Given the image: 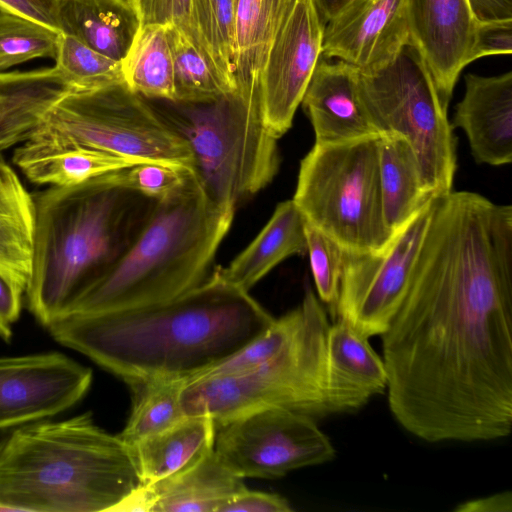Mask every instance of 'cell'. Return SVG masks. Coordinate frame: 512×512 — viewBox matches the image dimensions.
I'll list each match as a JSON object with an SVG mask.
<instances>
[{
    "mask_svg": "<svg viewBox=\"0 0 512 512\" xmlns=\"http://www.w3.org/2000/svg\"><path fill=\"white\" fill-rule=\"evenodd\" d=\"M216 424L205 415H186L171 427L129 446L142 485L165 479L214 447Z\"/></svg>",
    "mask_w": 512,
    "mask_h": 512,
    "instance_id": "cell-27",
    "label": "cell"
},
{
    "mask_svg": "<svg viewBox=\"0 0 512 512\" xmlns=\"http://www.w3.org/2000/svg\"><path fill=\"white\" fill-rule=\"evenodd\" d=\"M234 215L209 197L192 171L155 201L133 242L65 315L161 302L197 287L208 278Z\"/></svg>",
    "mask_w": 512,
    "mask_h": 512,
    "instance_id": "cell-5",
    "label": "cell"
},
{
    "mask_svg": "<svg viewBox=\"0 0 512 512\" xmlns=\"http://www.w3.org/2000/svg\"><path fill=\"white\" fill-rule=\"evenodd\" d=\"M358 69L320 58L301 104L315 134V144L332 145L379 136L358 92Z\"/></svg>",
    "mask_w": 512,
    "mask_h": 512,
    "instance_id": "cell-18",
    "label": "cell"
},
{
    "mask_svg": "<svg viewBox=\"0 0 512 512\" xmlns=\"http://www.w3.org/2000/svg\"><path fill=\"white\" fill-rule=\"evenodd\" d=\"M35 235L27 306L47 328L116 262L155 200L110 183L105 174L33 194Z\"/></svg>",
    "mask_w": 512,
    "mask_h": 512,
    "instance_id": "cell-3",
    "label": "cell"
},
{
    "mask_svg": "<svg viewBox=\"0 0 512 512\" xmlns=\"http://www.w3.org/2000/svg\"><path fill=\"white\" fill-rule=\"evenodd\" d=\"M407 44L406 0H355L326 24L322 56L365 71L391 61Z\"/></svg>",
    "mask_w": 512,
    "mask_h": 512,
    "instance_id": "cell-15",
    "label": "cell"
},
{
    "mask_svg": "<svg viewBox=\"0 0 512 512\" xmlns=\"http://www.w3.org/2000/svg\"><path fill=\"white\" fill-rule=\"evenodd\" d=\"M129 2L137 13L141 27L174 26L211 56L195 22L193 0H129Z\"/></svg>",
    "mask_w": 512,
    "mask_h": 512,
    "instance_id": "cell-37",
    "label": "cell"
},
{
    "mask_svg": "<svg viewBox=\"0 0 512 512\" xmlns=\"http://www.w3.org/2000/svg\"><path fill=\"white\" fill-rule=\"evenodd\" d=\"M60 33L0 10V71L35 58L54 59Z\"/></svg>",
    "mask_w": 512,
    "mask_h": 512,
    "instance_id": "cell-33",
    "label": "cell"
},
{
    "mask_svg": "<svg viewBox=\"0 0 512 512\" xmlns=\"http://www.w3.org/2000/svg\"><path fill=\"white\" fill-rule=\"evenodd\" d=\"M192 171L160 162H143L105 176L116 186L157 201L181 187Z\"/></svg>",
    "mask_w": 512,
    "mask_h": 512,
    "instance_id": "cell-36",
    "label": "cell"
},
{
    "mask_svg": "<svg viewBox=\"0 0 512 512\" xmlns=\"http://www.w3.org/2000/svg\"><path fill=\"white\" fill-rule=\"evenodd\" d=\"M186 383V379L177 377H147L126 382L131 408L119 437L131 446L182 420L186 414L181 393Z\"/></svg>",
    "mask_w": 512,
    "mask_h": 512,
    "instance_id": "cell-29",
    "label": "cell"
},
{
    "mask_svg": "<svg viewBox=\"0 0 512 512\" xmlns=\"http://www.w3.org/2000/svg\"><path fill=\"white\" fill-rule=\"evenodd\" d=\"M388 405L429 443L512 429V206L434 198L401 304L381 335Z\"/></svg>",
    "mask_w": 512,
    "mask_h": 512,
    "instance_id": "cell-1",
    "label": "cell"
},
{
    "mask_svg": "<svg viewBox=\"0 0 512 512\" xmlns=\"http://www.w3.org/2000/svg\"><path fill=\"white\" fill-rule=\"evenodd\" d=\"M174 70L175 102L209 103L233 93L210 55L174 26H166Z\"/></svg>",
    "mask_w": 512,
    "mask_h": 512,
    "instance_id": "cell-31",
    "label": "cell"
},
{
    "mask_svg": "<svg viewBox=\"0 0 512 512\" xmlns=\"http://www.w3.org/2000/svg\"><path fill=\"white\" fill-rule=\"evenodd\" d=\"M387 385L383 358L368 338L335 319L326 342V397L331 415L358 411L386 391Z\"/></svg>",
    "mask_w": 512,
    "mask_h": 512,
    "instance_id": "cell-20",
    "label": "cell"
},
{
    "mask_svg": "<svg viewBox=\"0 0 512 512\" xmlns=\"http://www.w3.org/2000/svg\"><path fill=\"white\" fill-rule=\"evenodd\" d=\"M457 512H511L512 494L500 492L483 498L473 499L457 506Z\"/></svg>",
    "mask_w": 512,
    "mask_h": 512,
    "instance_id": "cell-43",
    "label": "cell"
},
{
    "mask_svg": "<svg viewBox=\"0 0 512 512\" xmlns=\"http://www.w3.org/2000/svg\"><path fill=\"white\" fill-rule=\"evenodd\" d=\"M170 103L157 109L186 140L194 172L220 207L236 211L273 180L280 164L278 139L265 124L261 104L233 93L209 103Z\"/></svg>",
    "mask_w": 512,
    "mask_h": 512,
    "instance_id": "cell-7",
    "label": "cell"
},
{
    "mask_svg": "<svg viewBox=\"0 0 512 512\" xmlns=\"http://www.w3.org/2000/svg\"><path fill=\"white\" fill-rule=\"evenodd\" d=\"M92 379L90 368L58 352L0 357V430L68 410Z\"/></svg>",
    "mask_w": 512,
    "mask_h": 512,
    "instance_id": "cell-13",
    "label": "cell"
},
{
    "mask_svg": "<svg viewBox=\"0 0 512 512\" xmlns=\"http://www.w3.org/2000/svg\"><path fill=\"white\" fill-rule=\"evenodd\" d=\"M56 25L60 34L121 63L141 28L129 0H57Z\"/></svg>",
    "mask_w": 512,
    "mask_h": 512,
    "instance_id": "cell-23",
    "label": "cell"
},
{
    "mask_svg": "<svg viewBox=\"0 0 512 512\" xmlns=\"http://www.w3.org/2000/svg\"><path fill=\"white\" fill-rule=\"evenodd\" d=\"M289 501L276 493L246 488L228 501L220 512H291Z\"/></svg>",
    "mask_w": 512,
    "mask_h": 512,
    "instance_id": "cell-39",
    "label": "cell"
},
{
    "mask_svg": "<svg viewBox=\"0 0 512 512\" xmlns=\"http://www.w3.org/2000/svg\"><path fill=\"white\" fill-rule=\"evenodd\" d=\"M214 450L243 479H277L336 455L316 420L282 408L258 410L216 425Z\"/></svg>",
    "mask_w": 512,
    "mask_h": 512,
    "instance_id": "cell-11",
    "label": "cell"
},
{
    "mask_svg": "<svg viewBox=\"0 0 512 512\" xmlns=\"http://www.w3.org/2000/svg\"><path fill=\"white\" fill-rule=\"evenodd\" d=\"M193 10L218 72L234 91V0H193Z\"/></svg>",
    "mask_w": 512,
    "mask_h": 512,
    "instance_id": "cell-34",
    "label": "cell"
},
{
    "mask_svg": "<svg viewBox=\"0 0 512 512\" xmlns=\"http://www.w3.org/2000/svg\"><path fill=\"white\" fill-rule=\"evenodd\" d=\"M305 225L306 219L292 199L279 203L252 242L227 266L212 274L249 292L282 261L307 253Z\"/></svg>",
    "mask_w": 512,
    "mask_h": 512,
    "instance_id": "cell-22",
    "label": "cell"
},
{
    "mask_svg": "<svg viewBox=\"0 0 512 512\" xmlns=\"http://www.w3.org/2000/svg\"><path fill=\"white\" fill-rule=\"evenodd\" d=\"M512 20L478 22L471 51V62L485 56L511 55Z\"/></svg>",
    "mask_w": 512,
    "mask_h": 512,
    "instance_id": "cell-38",
    "label": "cell"
},
{
    "mask_svg": "<svg viewBox=\"0 0 512 512\" xmlns=\"http://www.w3.org/2000/svg\"><path fill=\"white\" fill-rule=\"evenodd\" d=\"M360 99L379 135L395 134L412 147L433 197L452 190L456 138L435 82L419 52L405 45L381 67L358 69Z\"/></svg>",
    "mask_w": 512,
    "mask_h": 512,
    "instance_id": "cell-10",
    "label": "cell"
},
{
    "mask_svg": "<svg viewBox=\"0 0 512 512\" xmlns=\"http://www.w3.org/2000/svg\"><path fill=\"white\" fill-rule=\"evenodd\" d=\"M409 39L448 108L462 69L471 63L477 21L467 0H406Z\"/></svg>",
    "mask_w": 512,
    "mask_h": 512,
    "instance_id": "cell-16",
    "label": "cell"
},
{
    "mask_svg": "<svg viewBox=\"0 0 512 512\" xmlns=\"http://www.w3.org/2000/svg\"><path fill=\"white\" fill-rule=\"evenodd\" d=\"M323 26L355 0H311Z\"/></svg>",
    "mask_w": 512,
    "mask_h": 512,
    "instance_id": "cell-44",
    "label": "cell"
},
{
    "mask_svg": "<svg viewBox=\"0 0 512 512\" xmlns=\"http://www.w3.org/2000/svg\"><path fill=\"white\" fill-rule=\"evenodd\" d=\"M124 81L146 99L175 102L174 70L166 26L140 28L122 61Z\"/></svg>",
    "mask_w": 512,
    "mask_h": 512,
    "instance_id": "cell-30",
    "label": "cell"
},
{
    "mask_svg": "<svg viewBox=\"0 0 512 512\" xmlns=\"http://www.w3.org/2000/svg\"><path fill=\"white\" fill-rule=\"evenodd\" d=\"M297 0H234L233 94L262 105L260 78L271 45Z\"/></svg>",
    "mask_w": 512,
    "mask_h": 512,
    "instance_id": "cell-21",
    "label": "cell"
},
{
    "mask_svg": "<svg viewBox=\"0 0 512 512\" xmlns=\"http://www.w3.org/2000/svg\"><path fill=\"white\" fill-rule=\"evenodd\" d=\"M57 0H0V10L28 18L57 31Z\"/></svg>",
    "mask_w": 512,
    "mask_h": 512,
    "instance_id": "cell-40",
    "label": "cell"
},
{
    "mask_svg": "<svg viewBox=\"0 0 512 512\" xmlns=\"http://www.w3.org/2000/svg\"><path fill=\"white\" fill-rule=\"evenodd\" d=\"M477 22L512 20V0H467Z\"/></svg>",
    "mask_w": 512,
    "mask_h": 512,
    "instance_id": "cell-42",
    "label": "cell"
},
{
    "mask_svg": "<svg viewBox=\"0 0 512 512\" xmlns=\"http://www.w3.org/2000/svg\"><path fill=\"white\" fill-rule=\"evenodd\" d=\"M378 159L384 220L394 235L433 196L425 187L417 156L404 138L379 135Z\"/></svg>",
    "mask_w": 512,
    "mask_h": 512,
    "instance_id": "cell-28",
    "label": "cell"
},
{
    "mask_svg": "<svg viewBox=\"0 0 512 512\" xmlns=\"http://www.w3.org/2000/svg\"><path fill=\"white\" fill-rule=\"evenodd\" d=\"M30 137L194 170L186 140L125 82L68 91L48 109Z\"/></svg>",
    "mask_w": 512,
    "mask_h": 512,
    "instance_id": "cell-9",
    "label": "cell"
},
{
    "mask_svg": "<svg viewBox=\"0 0 512 512\" xmlns=\"http://www.w3.org/2000/svg\"><path fill=\"white\" fill-rule=\"evenodd\" d=\"M24 293L0 274V338L9 342L11 325L16 322L22 309Z\"/></svg>",
    "mask_w": 512,
    "mask_h": 512,
    "instance_id": "cell-41",
    "label": "cell"
},
{
    "mask_svg": "<svg viewBox=\"0 0 512 512\" xmlns=\"http://www.w3.org/2000/svg\"><path fill=\"white\" fill-rule=\"evenodd\" d=\"M246 488L244 479L223 463L213 447L175 474L141 485L113 512H220Z\"/></svg>",
    "mask_w": 512,
    "mask_h": 512,
    "instance_id": "cell-17",
    "label": "cell"
},
{
    "mask_svg": "<svg viewBox=\"0 0 512 512\" xmlns=\"http://www.w3.org/2000/svg\"><path fill=\"white\" fill-rule=\"evenodd\" d=\"M452 127L466 134L477 163L512 162V71L498 76L465 75V93L457 103Z\"/></svg>",
    "mask_w": 512,
    "mask_h": 512,
    "instance_id": "cell-19",
    "label": "cell"
},
{
    "mask_svg": "<svg viewBox=\"0 0 512 512\" xmlns=\"http://www.w3.org/2000/svg\"><path fill=\"white\" fill-rule=\"evenodd\" d=\"M325 26L311 0H297L278 31L260 78L265 124L279 139L293 118L322 57Z\"/></svg>",
    "mask_w": 512,
    "mask_h": 512,
    "instance_id": "cell-14",
    "label": "cell"
},
{
    "mask_svg": "<svg viewBox=\"0 0 512 512\" xmlns=\"http://www.w3.org/2000/svg\"><path fill=\"white\" fill-rule=\"evenodd\" d=\"M431 198L376 252L344 251L338 300L332 319H340L365 338L381 336L404 297L412 267L427 230Z\"/></svg>",
    "mask_w": 512,
    "mask_h": 512,
    "instance_id": "cell-12",
    "label": "cell"
},
{
    "mask_svg": "<svg viewBox=\"0 0 512 512\" xmlns=\"http://www.w3.org/2000/svg\"><path fill=\"white\" fill-rule=\"evenodd\" d=\"M55 70L70 91H88L124 81L122 63L110 59L78 40L60 34Z\"/></svg>",
    "mask_w": 512,
    "mask_h": 512,
    "instance_id": "cell-32",
    "label": "cell"
},
{
    "mask_svg": "<svg viewBox=\"0 0 512 512\" xmlns=\"http://www.w3.org/2000/svg\"><path fill=\"white\" fill-rule=\"evenodd\" d=\"M13 163L37 185L71 186L144 161L97 149L29 137L17 146Z\"/></svg>",
    "mask_w": 512,
    "mask_h": 512,
    "instance_id": "cell-24",
    "label": "cell"
},
{
    "mask_svg": "<svg viewBox=\"0 0 512 512\" xmlns=\"http://www.w3.org/2000/svg\"><path fill=\"white\" fill-rule=\"evenodd\" d=\"M35 202L0 153V274L25 295L32 269Z\"/></svg>",
    "mask_w": 512,
    "mask_h": 512,
    "instance_id": "cell-26",
    "label": "cell"
},
{
    "mask_svg": "<svg viewBox=\"0 0 512 512\" xmlns=\"http://www.w3.org/2000/svg\"><path fill=\"white\" fill-rule=\"evenodd\" d=\"M141 485L130 447L90 412L0 440V512H113Z\"/></svg>",
    "mask_w": 512,
    "mask_h": 512,
    "instance_id": "cell-4",
    "label": "cell"
},
{
    "mask_svg": "<svg viewBox=\"0 0 512 512\" xmlns=\"http://www.w3.org/2000/svg\"><path fill=\"white\" fill-rule=\"evenodd\" d=\"M274 320L248 291L212 274L175 298L68 314L47 329L58 343L125 382L147 377L188 382L237 353Z\"/></svg>",
    "mask_w": 512,
    "mask_h": 512,
    "instance_id": "cell-2",
    "label": "cell"
},
{
    "mask_svg": "<svg viewBox=\"0 0 512 512\" xmlns=\"http://www.w3.org/2000/svg\"><path fill=\"white\" fill-rule=\"evenodd\" d=\"M307 253L318 298L333 317L338 300L344 250L333 239L306 221Z\"/></svg>",
    "mask_w": 512,
    "mask_h": 512,
    "instance_id": "cell-35",
    "label": "cell"
},
{
    "mask_svg": "<svg viewBox=\"0 0 512 512\" xmlns=\"http://www.w3.org/2000/svg\"><path fill=\"white\" fill-rule=\"evenodd\" d=\"M299 305V324L274 357L241 374L189 380L181 393L184 413L208 416L216 425L269 408L287 409L314 420L330 416L326 342L331 323L311 288Z\"/></svg>",
    "mask_w": 512,
    "mask_h": 512,
    "instance_id": "cell-6",
    "label": "cell"
},
{
    "mask_svg": "<svg viewBox=\"0 0 512 512\" xmlns=\"http://www.w3.org/2000/svg\"><path fill=\"white\" fill-rule=\"evenodd\" d=\"M69 86L54 67L0 72V153L25 142Z\"/></svg>",
    "mask_w": 512,
    "mask_h": 512,
    "instance_id": "cell-25",
    "label": "cell"
},
{
    "mask_svg": "<svg viewBox=\"0 0 512 512\" xmlns=\"http://www.w3.org/2000/svg\"><path fill=\"white\" fill-rule=\"evenodd\" d=\"M378 137L314 144L300 163L292 200L346 252L379 251L393 236L383 215Z\"/></svg>",
    "mask_w": 512,
    "mask_h": 512,
    "instance_id": "cell-8",
    "label": "cell"
}]
</instances>
